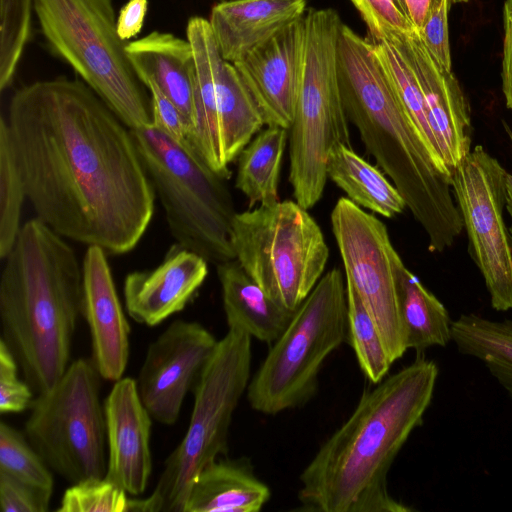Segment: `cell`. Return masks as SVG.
<instances>
[{
  "label": "cell",
  "mask_w": 512,
  "mask_h": 512,
  "mask_svg": "<svg viewBox=\"0 0 512 512\" xmlns=\"http://www.w3.org/2000/svg\"><path fill=\"white\" fill-rule=\"evenodd\" d=\"M6 121L37 218L110 254L137 246L156 195L130 128L86 83L58 77L23 86Z\"/></svg>",
  "instance_id": "1"
},
{
  "label": "cell",
  "mask_w": 512,
  "mask_h": 512,
  "mask_svg": "<svg viewBox=\"0 0 512 512\" xmlns=\"http://www.w3.org/2000/svg\"><path fill=\"white\" fill-rule=\"evenodd\" d=\"M438 367L413 363L365 390L348 420L319 448L300 475L298 499L323 512H407L388 492L387 475L433 398Z\"/></svg>",
  "instance_id": "2"
},
{
  "label": "cell",
  "mask_w": 512,
  "mask_h": 512,
  "mask_svg": "<svg viewBox=\"0 0 512 512\" xmlns=\"http://www.w3.org/2000/svg\"><path fill=\"white\" fill-rule=\"evenodd\" d=\"M337 72L344 110L366 151L401 193L424 229L429 249L444 251L464 228L452 175L435 162L372 42L344 23L338 37Z\"/></svg>",
  "instance_id": "3"
},
{
  "label": "cell",
  "mask_w": 512,
  "mask_h": 512,
  "mask_svg": "<svg viewBox=\"0 0 512 512\" xmlns=\"http://www.w3.org/2000/svg\"><path fill=\"white\" fill-rule=\"evenodd\" d=\"M3 260L0 340L40 394L69 366L82 311V263L65 238L37 217L22 225Z\"/></svg>",
  "instance_id": "4"
},
{
  "label": "cell",
  "mask_w": 512,
  "mask_h": 512,
  "mask_svg": "<svg viewBox=\"0 0 512 512\" xmlns=\"http://www.w3.org/2000/svg\"><path fill=\"white\" fill-rule=\"evenodd\" d=\"M176 243L208 263L235 259L231 225L236 214L227 179L188 143L153 125L130 129Z\"/></svg>",
  "instance_id": "5"
},
{
  "label": "cell",
  "mask_w": 512,
  "mask_h": 512,
  "mask_svg": "<svg viewBox=\"0 0 512 512\" xmlns=\"http://www.w3.org/2000/svg\"><path fill=\"white\" fill-rule=\"evenodd\" d=\"M51 51L130 129L153 125L151 97L117 32L112 0H34Z\"/></svg>",
  "instance_id": "6"
},
{
  "label": "cell",
  "mask_w": 512,
  "mask_h": 512,
  "mask_svg": "<svg viewBox=\"0 0 512 512\" xmlns=\"http://www.w3.org/2000/svg\"><path fill=\"white\" fill-rule=\"evenodd\" d=\"M304 18V67L289 128V182L295 201L308 210L323 195L331 150L352 145L337 72L343 22L332 8H309Z\"/></svg>",
  "instance_id": "7"
},
{
  "label": "cell",
  "mask_w": 512,
  "mask_h": 512,
  "mask_svg": "<svg viewBox=\"0 0 512 512\" xmlns=\"http://www.w3.org/2000/svg\"><path fill=\"white\" fill-rule=\"evenodd\" d=\"M344 284L339 269L328 271L295 310L249 382L252 409L275 415L314 396L324 361L349 338Z\"/></svg>",
  "instance_id": "8"
},
{
  "label": "cell",
  "mask_w": 512,
  "mask_h": 512,
  "mask_svg": "<svg viewBox=\"0 0 512 512\" xmlns=\"http://www.w3.org/2000/svg\"><path fill=\"white\" fill-rule=\"evenodd\" d=\"M251 336L228 329L195 386L186 433L164 462L148 512H184L190 488L199 473L228 453L233 413L250 382Z\"/></svg>",
  "instance_id": "9"
},
{
  "label": "cell",
  "mask_w": 512,
  "mask_h": 512,
  "mask_svg": "<svg viewBox=\"0 0 512 512\" xmlns=\"http://www.w3.org/2000/svg\"><path fill=\"white\" fill-rule=\"evenodd\" d=\"M235 259L273 300L295 311L323 276L329 248L314 218L296 201L235 214Z\"/></svg>",
  "instance_id": "10"
},
{
  "label": "cell",
  "mask_w": 512,
  "mask_h": 512,
  "mask_svg": "<svg viewBox=\"0 0 512 512\" xmlns=\"http://www.w3.org/2000/svg\"><path fill=\"white\" fill-rule=\"evenodd\" d=\"M101 375L92 359L69 364L54 386L30 405L24 434L49 468L74 484L107 471Z\"/></svg>",
  "instance_id": "11"
},
{
  "label": "cell",
  "mask_w": 512,
  "mask_h": 512,
  "mask_svg": "<svg viewBox=\"0 0 512 512\" xmlns=\"http://www.w3.org/2000/svg\"><path fill=\"white\" fill-rule=\"evenodd\" d=\"M507 175L481 145L472 148L452 174L469 253L497 311L512 308V240L503 218Z\"/></svg>",
  "instance_id": "12"
},
{
  "label": "cell",
  "mask_w": 512,
  "mask_h": 512,
  "mask_svg": "<svg viewBox=\"0 0 512 512\" xmlns=\"http://www.w3.org/2000/svg\"><path fill=\"white\" fill-rule=\"evenodd\" d=\"M331 226L346 281L356 289L394 363L408 350L396 286L395 268L401 257L386 225L347 197L336 202Z\"/></svg>",
  "instance_id": "13"
},
{
  "label": "cell",
  "mask_w": 512,
  "mask_h": 512,
  "mask_svg": "<svg viewBox=\"0 0 512 512\" xmlns=\"http://www.w3.org/2000/svg\"><path fill=\"white\" fill-rule=\"evenodd\" d=\"M218 341L195 321H173L147 348L136 387L153 420L173 425L193 391Z\"/></svg>",
  "instance_id": "14"
},
{
  "label": "cell",
  "mask_w": 512,
  "mask_h": 512,
  "mask_svg": "<svg viewBox=\"0 0 512 512\" xmlns=\"http://www.w3.org/2000/svg\"><path fill=\"white\" fill-rule=\"evenodd\" d=\"M304 16L234 62L264 123L289 130L302 80Z\"/></svg>",
  "instance_id": "15"
},
{
  "label": "cell",
  "mask_w": 512,
  "mask_h": 512,
  "mask_svg": "<svg viewBox=\"0 0 512 512\" xmlns=\"http://www.w3.org/2000/svg\"><path fill=\"white\" fill-rule=\"evenodd\" d=\"M410 63L423 94L428 122L442 156L454 169L471 151V112L452 71L430 55L416 29L391 41Z\"/></svg>",
  "instance_id": "16"
},
{
  "label": "cell",
  "mask_w": 512,
  "mask_h": 512,
  "mask_svg": "<svg viewBox=\"0 0 512 512\" xmlns=\"http://www.w3.org/2000/svg\"><path fill=\"white\" fill-rule=\"evenodd\" d=\"M103 404L107 438L105 478L129 495L139 496L146 490L152 471L153 419L130 377L115 381Z\"/></svg>",
  "instance_id": "17"
},
{
  "label": "cell",
  "mask_w": 512,
  "mask_h": 512,
  "mask_svg": "<svg viewBox=\"0 0 512 512\" xmlns=\"http://www.w3.org/2000/svg\"><path fill=\"white\" fill-rule=\"evenodd\" d=\"M82 269L81 314L91 336V359L103 379L117 381L128 364L130 327L117 294L107 252L99 246H88Z\"/></svg>",
  "instance_id": "18"
},
{
  "label": "cell",
  "mask_w": 512,
  "mask_h": 512,
  "mask_svg": "<svg viewBox=\"0 0 512 512\" xmlns=\"http://www.w3.org/2000/svg\"><path fill=\"white\" fill-rule=\"evenodd\" d=\"M207 264L200 255L176 243L157 267L127 274L123 296L130 318L156 326L183 310L204 283Z\"/></svg>",
  "instance_id": "19"
},
{
  "label": "cell",
  "mask_w": 512,
  "mask_h": 512,
  "mask_svg": "<svg viewBox=\"0 0 512 512\" xmlns=\"http://www.w3.org/2000/svg\"><path fill=\"white\" fill-rule=\"evenodd\" d=\"M186 36L194 54L193 128L189 143L214 172L228 180L231 171L223 161L217 108V87L224 59L207 19L191 17Z\"/></svg>",
  "instance_id": "20"
},
{
  "label": "cell",
  "mask_w": 512,
  "mask_h": 512,
  "mask_svg": "<svg viewBox=\"0 0 512 512\" xmlns=\"http://www.w3.org/2000/svg\"><path fill=\"white\" fill-rule=\"evenodd\" d=\"M306 12V0H229L213 6L209 23L222 58L234 63Z\"/></svg>",
  "instance_id": "21"
},
{
  "label": "cell",
  "mask_w": 512,
  "mask_h": 512,
  "mask_svg": "<svg viewBox=\"0 0 512 512\" xmlns=\"http://www.w3.org/2000/svg\"><path fill=\"white\" fill-rule=\"evenodd\" d=\"M126 53L140 81L152 80L180 110L189 138L193 128L194 88V54L189 40L153 31L127 42Z\"/></svg>",
  "instance_id": "22"
},
{
  "label": "cell",
  "mask_w": 512,
  "mask_h": 512,
  "mask_svg": "<svg viewBox=\"0 0 512 512\" xmlns=\"http://www.w3.org/2000/svg\"><path fill=\"white\" fill-rule=\"evenodd\" d=\"M229 329H238L273 344L289 325L294 312L283 307L244 271L236 259L216 265Z\"/></svg>",
  "instance_id": "23"
},
{
  "label": "cell",
  "mask_w": 512,
  "mask_h": 512,
  "mask_svg": "<svg viewBox=\"0 0 512 512\" xmlns=\"http://www.w3.org/2000/svg\"><path fill=\"white\" fill-rule=\"evenodd\" d=\"M270 490L245 457L216 459L194 480L184 512H258Z\"/></svg>",
  "instance_id": "24"
},
{
  "label": "cell",
  "mask_w": 512,
  "mask_h": 512,
  "mask_svg": "<svg viewBox=\"0 0 512 512\" xmlns=\"http://www.w3.org/2000/svg\"><path fill=\"white\" fill-rule=\"evenodd\" d=\"M395 270L399 313L407 349H415L420 354L431 346H446L452 340V320L446 307L401 258Z\"/></svg>",
  "instance_id": "25"
},
{
  "label": "cell",
  "mask_w": 512,
  "mask_h": 512,
  "mask_svg": "<svg viewBox=\"0 0 512 512\" xmlns=\"http://www.w3.org/2000/svg\"><path fill=\"white\" fill-rule=\"evenodd\" d=\"M327 176L352 202L386 218L402 213L407 207L383 171L347 145L339 144L329 153Z\"/></svg>",
  "instance_id": "26"
},
{
  "label": "cell",
  "mask_w": 512,
  "mask_h": 512,
  "mask_svg": "<svg viewBox=\"0 0 512 512\" xmlns=\"http://www.w3.org/2000/svg\"><path fill=\"white\" fill-rule=\"evenodd\" d=\"M288 137V129L268 126L239 154L235 186L248 199L249 209L279 201V177Z\"/></svg>",
  "instance_id": "27"
},
{
  "label": "cell",
  "mask_w": 512,
  "mask_h": 512,
  "mask_svg": "<svg viewBox=\"0 0 512 512\" xmlns=\"http://www.w3.org/2000/svg\"><path fill=\"white\" fill-rule=\"evenodd\" d=\"M217 108L223 161L229 167L265 123L238 70L225 60L218 81Z\"/></svg>",
  "instance_id": "28"
},
{
  "label": "cell",
  "mask_w": 512,
  "mask_h": 512,
  "mask_svg": "<svg viewBox=\"0 0 512 512\" xmlns=\"http://www.w3.org/2000/svg\"><path fill=\"white\" fill-rule=\"evenodd\" d=\"M451 331L458 351L481 360L512 398V321L462 314Z\"/></svg>",
  "instance_id": "29"
},
{
  "label": "cell",
  "mask_w": 512,
  "mask_h": 512,
  "mask_svg": "<svg viewBox=\"0 0 512 512\" xmlns=\"http://www.w3.org/2000/svg\"><path fill=\"white\" fill-rule=\"evenodd\" d=\"M373 49L384 66L406 112L423 137L437 165L452 175L447 166L436 139L430 128L425 102L417 77L404 56L395 44L387 41L373 42Z\"/></svg>",
  "instance_id": "30"
},
{
  "label": "cell",
  "mask_w": 512,
  "mask_h": 512,
  "mask_svg": "<svg viewBox=\"0 0 512 512\" xmlns=\"http://www.w3.org/2000/svg\"><path fill=\"white\" fill-rule=\"evenodd\" d=\"M27 193L17 164L6 118L0 120V258L13 247L21 230Z\"/></svg>",
  "instance_id": "31"
},
{
  "label": "cell",
  "mask_w": 512,
  "mask_h": 512,
  "mask_svg": "<svg viewBox=\"0 0 512 512\" xmlns=\"http://www.w3.org/2000/svg\"><path fill=\"white\" fill-rule=\"evenodd\" d=\"M349 342L359 366L373 384L387 375L393 364L379 331L354 286L346 281Z\"/></svg>",
  "instance_id": "32"
},
{
  "label": "cell",
  "mask_w": 512,
  "mask_h": 512,
  "mask_svg": "<svg viewBox=\"0 0 512 512\" xmlns=\"http://www.w3.org/2000/svg\"><path fill=\"white\" fill-rule=\"evenodd\" d=\"M51 471L24 433L4 421L0 423V472L53 493Z\"/></svg>",
  "instance_id": "33"
},
{
  "label": "cell",
  "mask_w": 512,
  "mask_h": 512,
  "mask_svg": "<svg viewBox=\"0 0 512 512\" xmlns=\"http://www.w3.org/2000/svg\"><path fill=\"white\" fill-rule=\"evenodd\" d=\"M34 0H0V90L13 82L30 39Z\"/></svg>",
  "instance_id": "34"
},
{
  "label": "cell",
  "mask_w": 512,
  "mask_h": 512,
  "mask_svg": "<svg viewBox=\"0 0 512 512\" xmlns=\"http://www.w3.org/2000/svg\"><path fill=\"white\" fill-rule=\"evenodd\" d=\"M129 494L103 478H89L72 484L63 494L58 512H130Z\"/></svg>",
  "instance_id": "35"
},
{
  "label": "cell",
  "mask_w": 512,
  "mask_h": 512,
  "mask_svg": "<svg viewBox=\"0 0 512 512\" xmlns=\"http://www.w3.org/2000/svg\"><path fill=\"white\" fill-rule=\"evenodd\" d=\"M365 22L370 41L391 42L415 28L394 0H350Z\"/></svg>",
  "instance_id": "36"
},
{
  "label": "cell",
  "mask_w": 512,
  "mask_h": 512,
  "mask_svg": "<svg viewBox=\"0 0 512 512\" xmlns=\"http://www.w3.org/2000/svg\"><path fill=\"white\" fill-rule=\"evenodd\" d=\"M19 365L8 349L0 340V412L2 414L19 413L33 401V390L29 384L18 376Z\"/></svg>",
  "instance_id": "37"
},
{
  "label": "cell",
  "mask_w": 512,
  "mask_h": 512,
  "mask_svg": "<svg viewBox=\"0 0 512 512\" xmlns=\"http://www.w3.org/2000/svg\"><path fill=\"white\" fill-rule=\"evenodd\" d=\"M52 493L23 483L0 472V509L2 512H46Z\"/></svg>",
  "instance_id": "38"
},
{
  "label": "cell",
  "mask_w": 512,
  "mask_h": 512,
  "mask_svg": "<svg viewBox=\"0 0 512 512\" xmlns=\"http://www.w3.org/2000/svg\"><path fill=\"white\" fill-rule=\"evenodd\" d=\"M450 0H442L421 30L417 31L433 59L444 69L452 71L449 40Z\"/></svg>",
  "instance_id": "39"
},
{
  "label": "cell",
  "mask_w": 512,
  "mask_h": 512,
  "mask_svg": "<svg viewBox=\"0 0 512 512\" xmlns=\"http://www.w3.org/2000/svg\"><path fill=\"white\" fill-rule=\"evenodd\" d=\"M149 90L153 126L180 143H188V127L177 106L150 79L142 81Z\"/></svg>",
  "instance_id": "40"
},
{
  "label": "cell",
  "mask_w": 512,
  "mask_h": 512,
  "mask_svg": "<svg viewBox=\"0 0 512 512\" xmlns=\"http://www.w3.org/2000/svg\"><path fill=\"white\" fill-rule=\"evenodd\" d=\"M503 26L502 91L507 108L512 110V0L504 2Z\"/></svg>",
  "instance_id": "41"
},
{
  "label": "cell",
  "mask_w": 512,
  "mask_h": 512,
  "mask_svg": "<svg viewBox=\"0 0 512 512\" xmlns=\"http://www.w3.org/2000/svg\"><path fill=\"white\" fill-rule=\"evenodd\" d=\"M148 0H128L120 9L116 25L119 37L128 41L138 35L143 27Z\"/></svg>",
  "instance_id": "42"
},
{
  "label": "cell",
  "mask_w": 512,
  "mask_h": 512,
  "mask_svg": "<svg viewBox=\"0 0 512 512\" xmlns=\"http://www.w3.org/2000/svg\"><path fill=\"white\" fill-rule=\"evenodd\" d=\"M406 7V17L419 31L425 25L430 15L437 9L442 0H404ZM454 3H468L471 0H450Z\"/></svg>",
  "instance_id": "43"
},
{
  "label": "cell",
  "mask_w": 512,
  "mask_h": 512,
  "mask_svg": "<svg viewBox=\"0 0 512 512\" xmlns=\"http://www.w3.org/2000/svg\"><path fill=\"white\" fill-rule=\"evenodd\" d=\"M504 128L510 138V141L512 143V130L511 128L504 123ZM505 208L509 214L510 220H511V226L509 227V234L512 240V174L507 175L506 179V193H505Z\"/></svg>",
  "instance_id": "44"
},
{
  "label": "cell",
  "mask_w": 512,
  "mask_h": 512,
  "mask_svg": "<svg viewBox=\"0 0 512 512\" xmlns=\"http://www.w3.org/2000/svg\"><path fill=\"white\" fill-rule=\"evenodd\" d=\"M394 2L396 4V6L398 7V9L406 16L405 1L404 0H394Z\"/></svg>",
  "instance_id": "45"
}]
</instances>
